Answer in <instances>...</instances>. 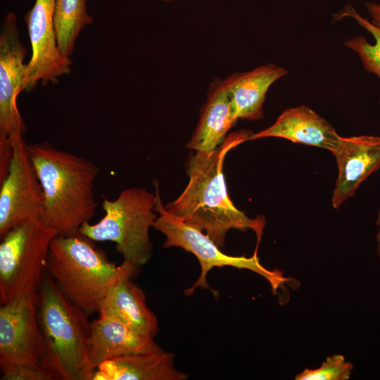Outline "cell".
Listing matches in <instances>:
<instances>
[{"instance_id":"22","label":"cell","mask_w":380,"mask_h":380,"mask_svg":"<svg viewBox=\"0 0 380 380\" xmlns=\"http://www.w3.org/2000/svg\"><path fill=\"white\" fill-rule=\"evenodd\" d=\"M1 380H53L52 374L42 367L18 366L3 372Z\"/></svg>"},{"instance_id":"17","label":"cell","mask_w":380,"mask_h":380,"mask_svg":"<svg viewBox=\"0 0 380 380\" xmlns=\"http://www.w3.org/2000/svg\"><path fill=\"white\" fill-rule=\"evenodd\" d=\"M237 120L222 81H214L187 147L196 152L214 151L223 143L226 134Z\"/></svg>"},{"instance_id":"11","label":"cell","mask_w":380,"mask_h":380,"mask_svg":"<svg viewBox=\"0 0 380 380\" xmlns=\"http://www.w3.org/2000/svg\"><path fill=\"white\" fill-rule=\"evenodd\" d=\"M27 50L20 37L16 15L8 13L0 32V139L9 141L23 137L27 127L17 106L23 91L27 64Z\"/></svg>"},{"instance_id":"13","label":"cell","mask_w":380,"mask_h":380,"mask_svg":"<svg viewBox=\"0 0 380 380\" xmlns=\"http://www.w3.org/2000/svg\"><path fill=\"white\" fill-rule=\"evenodd\" d=\"M87 350L90 363L96 370L99 365L115 357L161 348L153 337L137 331L116 317L99 315L90 322Z\"/></svg>"},{"instance_id":"8","label":"cell","mask_w":380,"mask_h":380,"mask_svg":"<svg viewBox=\"0 0 380 380\" xmlns=\"http://www.w3.org/2000/svg\"><path fill=\"white\" fill-rule=\"evenodd\" d=\"M13 158L0 182V238L13 228L43 221L45 197L23 137L11 141ZM44 222V221H43Z\"/></svg>"},{"instance_id":"18","label":"cell","mask_w":380,"mask_h":380,"mask_svg":"<svg viewBox=\"0 0 380 380\" xmlns=\"http://www.w3.org/2000/svg\"><path fill=\"white\" fill-rule=\"evenodd\" d=\"M131 278L121 279L111 289L98 312L116 317L137 331L154 338L158 331L156 316L147 307L144 293Z\"/></svg>"},{"instance_id":"16","label":"cell","mask_w":380,"mask_h":380,"mask_svg":"<svg viewBox=\"0 0 380 380\" xmlns=\"http://www.w3.org/2000/svg\"><path fill=\"white\" fill-rule=\"evenodd\" d=\"M175 355L164 350L126 355L107 360L96 369L92 380H185Z\"/></svg>"},{"instance_id":"25","label":"cell","mask_w":380,"mask_h":380,"mask_svg":"<svg viewBox=\"0 0 380 380\" xmlns=\"http://www.w3.org/2000/svg\"><path fill=\"white\" fill-rule=\"evenodd\" d=\"M164 1H172V0H164Z\"/></svg>"},{"instance_id":"3","label":"cell","mask_w":380,"mask_h":380,"mask_svg":"<svg viewBox=\"0 0 380 380\" xmlns=\"http://www.w3.org/2000/svg\"><path fill=\"white\" fill-rule=\"evenodd\" d=\"M91 241L80 234L56 235L46 262V272L63 293L88 315L98 312L111 289L138 269L125 261L120 265L109 261Z\"/></svg>"},{"instance_id":"15","label":"cell","mask_w":380,"mask_h":380,"mask_svg":"<svg viewBox=\"0 0 380 380\" xmlns=\"http://www.w3.org/2000/svg\"><path fill=\"white\" fill-rule=\"evenodd\" d=\"M288 70L274 63L237 72L222 81L238 119L257 120L263 117V104L270 87L287 75Z\"/></svg>"},{"instance_id":"6","label":"cell","mask_w":380,"mask_h":380,"mask_svg":"<svg viewBox=\"0 0 380 380\" xmlns=\"http://www.w3.org/2000/svg\"><path fill=\"white\" fill-rule=\"evenodd\" d=\"M56 235L43 221H34L13 228L1 239V304L39 292L46 273L50 245Z\"/></svg>"},{"instance_id":"20","label":"cell","mask_w":380,"mask_h":380,"mask_svg":"<svg viewBox=\"0 0 380 380\" xmlns=\"http://www.w3.org/2000/svg\"><path fill=\"white\" fill-rule=\"evenodd\" d=\"M334 16L335 20L346 17L354 19L373 36L374 44H371L363 36H356L344 42L343 44L359 56L366 71L374 74L380 80V27L359 14L350 4H346Z\"/></svg>"},{"instance_id":"19","label":"cell","mask_w":380,"mask_h":380,"mask_svg":"<svg viewBox=\"0 0 380 380\" xmlns=\"http://www.w3.org/2000/svg\"><path fill=\"white\" fill-rule=\"evenodd\" d=\"M87 0H56L53 23L58 46L70 58L81 31L94 23L87 11Z\"/></svg>"},{"instance_id":"14","label":"cell","mask_w":380,"mask_h":380,"mask_svg":"<svg viewBox=\"0 0 380 380\" xmlns=\"http://www.w3.org/2000/svg\"><path fill=\"white\" fill-rule=\"evenodd\" d=\"M265 137H279L325 148L333 155L343 139L328 121L304 105L285 110L273 125L259 132L252 133L248 140Z\"/></svg>"},{"instance_id":"7","label":"cell","mask_w":380,"mask_h":380,"mask_svg":"<svg viewBox=\"0 0 380 380\" xmlns=\"http://www.w3.org/2000/svg\"><path fill=\"white\" fill-rule=\"evenodd\" d=\"M155 186V211L158 217L153 228L165 236L163 247L183 248L194 255L201 266V271L198 279L184 291L185 295L191 296L197 288H201L210 289L217 296L218 293L210 288L207 281L209 271L215 267L229 266L255 272L269 281L274 292L281 284L289 280L283 276L280 270H269L263 267L260 262L258 252H254L249 258L224 253L208 234L169 213L162 202L158 184Z\"/></svg>"},{"instance_id":"12","label":"cell","mask_w":380,"mask_h":380,"mask_svg":"<svg viewBox=\"0 0 380 380\" xmlns=\"http://www.w3.org/2000/svg\"><path fill=\"white\" fill-rule=\"evenodd\" d=\"M334 156L338 175L332 205L334 208H338L354 195L363 181L380 167V137L372 135L343 137Z\"/></svg>"},{"instance_id":"24","label":"cell","mask_w":380,"mask_h":380,"mask_svg":"<svg viewBox=\"0 0 380 380\" xmlns=\"http://www.w3.org/2000/svg\"><path fill=\"white\" fill-rule=\"evenodd\" d=\"M376 224L377 225L380 226V210L379 211V213H378V216H377V220H376ZM377 241L379 243V246H380V229H379V231L377 234ZM380 253V251H379Z\"/></svg>"},{"instance_id":"9","label":"cell","mask_w":380,"mask_h":380,"mask_svg":"<svg viewBox=\"0 0 380 380\" xmlns=\"http://www.w3.org/2000/svg\"><path fill=\"white\" fill-rule=\"evenodd\" d=\"M39 292L24 294L0 308L1 372L18 366L43 367L44 339L37 322Z\"/></svg>"},{"instance_id":"23","label":"cell","mask_w":380,"mask_h":380,"mask_svg":"<svg viewBox=\"0 0 380 380\" xmlns=\"http://www.w3.org/2000/svg\"><path fill=\"white\" fill-rule=\"evenodd\" d=\"M365 6L370 17L371 22L380 27V4L367 2Z\"/></svg>"},{"instance_id":"21","label":"cell","mask_w":380,"mask_h":380,"mask_svg":"<svg viewBox=\"0 0 380 380\" xmlns=\"http://www.w3.org/2000/svg\"><path fill=\"white\" fill-rule=\"evenodd\" d=\"M353 366L345 361L341 355L327 357L322 366L316 369H305L298 374L296 380H346L350 378Z\"/></svg>"},{"instance_id":"4","label":"cell","mask_w":380,"mask_h":380,"mask_svg":"<svg viewBox=\"0 0 380 380\" xmlns=\"http://www.w3.org/2000/svg\"><path fill=\"white\" fill-rule=\"evenodd\" d=\"M39 321L44 339L43 367L61 380H92L87 350L90 322L46 272L39 289Z\"/></svg>"},{"instance_id":"10","label":"cell","mask_w":380,"mask_h":380,"mask_svg":"<svg viewBox=\"0 0 380 380\" xmlns=\"http://www.w3.org/2000/svg\"><path fill=\"white\" fill-rule=\"evenodd\" d=\"M56 0H35L25 15L32 56L27 63L23 91H32L39 82L55 84L70 74L72 61L60 51L53 23Z\"/></svg>"},{"instance_id":"2","label":"cell","mask_w":380,"mask_h":380,"mask_svg":"<svg viewBox=\"0 0 380 380\" xmlns=\"http://www.w3.org/2000/svg\"><path fill=\"white\" fill-rule=\"evenodd\" d=\"M27 148L44 193V222L58 235L79 234L96 213L94 189L99 167L48 141L27 144Z\"/></svg>"},{"instance_id":"5","label":"cell","mask_w":380,"mask_h":380,"mask_svg":"<svg viewBox=\"0 0 380 380\" xmlns=\"http://www.w3.org/2000/svg\"><path fill=\"white\" fill-rule=\"evenodd\" d=\"M105 213L95 224L84 223L79 234L92 241H111L123 261L138 268L151 257L149 231L158 217L155 211L156 194L143 188L122 191L114 200L102 196Z\"/></svg>"},{"instance_id":"1","label":"cell","mask_w":380,"mask_h":380,"mask_svg":"<svg viewBox=\"0 0 380 380\" xmlns=\"http://www.w3.org/2000/svg\"><path fill=\"white\" fill-rule=\"evenodd\" d=\"M251 132L232 133L216 149L196 152L188 163L189 182L182 193L165 205L167 211L184 222L205 232L222 248L230 229H252L260 241L265 220L251 219L232 203L227 193L223 163L226 154L243 141Z\"/></svg>"}]
</instances>
